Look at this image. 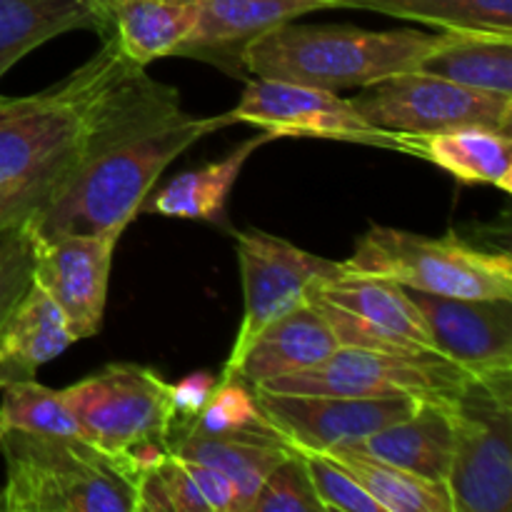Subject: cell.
<instances>
[{
    "instance_id": "1",
    "label": "cell",
    "mask_w": 512,
    "mask_h": 512,
    "mask_svg": "<svg viewBox=\"0 0 512 512\" xmlns=\"http://www.w3.org/2000/svg\"><path fill=\"white\" fill-rule=\"evenodd\" d=\"M235 125L230 113L193 118L183 108L135 123L75 163L25 218L30 233H125L178 155Z\"/></svg>"
},
{
    "instance_id": "2",
    "label": "cell",
    "mask_w": 512,
    "mask_h": 512,
    "mask_svg": "<svg viewBox=\"0 0 512 512\" xmlns=\"http://www.w3.org/2000/svg\"><path fill=\"white\" fill-rule=\"evenodd\" d=\"M440 33L365 30L355 25H278L245 53L255 78L315 85L325 90L365 88L388 75L415 70L438 45Z\"/></svg>"
},
{
    "instance_id": "3",
    "label": "cell",
    "mask_w": 512,
    "mask_h": 512,
    "mask_svg": "<svg viewBox=\"0 0 512 512\" xmlns=\"http://www.w3.org/2000/svg\"><path fill=\"white\" fill-rule=\"evenodd\" d=\"M0 453L3 512H135V478L88 440L3 433Z\"/></svg>"
},
{
    "instance_id": "4",
    "label": "cell",
    "mask_w": 512,
    "mask_h": 512,
    "mask_svg": "<svg viewBox=\"0 0 512 512\" xmlns=\"http://www.w3.org/2000/svg\"><path fill=\"white\" fill-rule=\"evenodd\" d=\"M345 270L393 280L408 290L470 300H512V260L500 250L470 245L455 233L443 238L370 225L345 260Z\"/></svg>"
},
{
    "instance_id": "5",
    "label": "cell",
    "mask_w": 512,
    "mask_h": 512,
    "mask_svg": "<svg viewBox=\"0 0 512 512\" xmlns=\"http://www.w3.org/2000/svg\"><path fill=\"white\" fill-rule=\"evenodd\" d=\"M453 512L512 510V373L470 378L450 403Z\"/></svg>"
},
{
    "instance_id": "6",
    "label": "cell",
    "mask_w": 512,
    "mask_h": 512,
    "mask_svg": "<svg viewBox=\"0 0 512 512\" xmlns=\"http://www.w3.org/2000/svg\"><path fill=\"white\" fill-rule=\"evenodd\" d=\"M470 375L438 353H388L340 345L330 358L300 373L260 385L270 393L350 395V398H415L453 403Z\"/></svg>"
},
{
    "instance_id": "7",
    "label": "cell",
    "mask_w": 512,
    "mask_h": 512,
    "mask_svg": "<svg viewBox=\"0 0 512 512\" xmlns=\"http://www.w3.org/2000/svg\"><path fill=\"white\" fill-rule=\"evenodd\" d=\"M63 398L90 443L123 465L125 453L135 445L148 440L170 443L173 438L175 415L170 405V383L145 365H105L65 388Z\"/></svg>"
},
{
    "instance_id": "8",
    "label": "cell",
    "mask_w": 512,
    "mask_h": 512,
    "mask_svg": "<svg viewBox=\"0 0 512 512\" xmlns=\"http://www.w3.org/2000/svg\"><path fill=\"white\" fill-rule=\"evenodd\" d=\"M240 278H243V320L220 378H230L245 350L273 320L308 303L315 285L345 273L343 263L320 258L290 240L263 230L235 233Z\"/></svg>"
},
{
    "instance_id": "9",
    "label": "cell",
    "mask_w": 512,
    "mask_h": 512,
    "mask_svg": "<svg viewBox=\"0 0 512 512\" xmlns=\"http://www.w3.org/2000/svg\"><path fill=\"white\" fill-rule=\"evenodd\" d=\"M350 103L368 123L390 133H440L465 125L512 133L510 95L465 88L418 68L365 85Z\"/></svg>"
},
{
    "instance_id": "10",
    "label": "cell",
    "mask_w": 512,
    "mask_h": 512,
    "mask_svg": "<svg viewBox=\"0 0 512 512\" xmlns=\"http://www.w3.org/2000/svg\"><path fill=\"white\" fill-rule=\"evenodd\" d=\"M310 303L325 315L340 345L388 350V353H435L433 335L410 298L393 280L345 270L323 280Z\"/></svg>"
},
{
    "instance_id": "11",
    "label": "cell",
    "mask_w": 512,
    "mask_h": 512,
    "mask_svg": "<svg viewBox=\"0 0 512 512\" xmlns=\"http://www.w3.org/2000/svg\"><path fill=\"white\" fill-rule=\"evenodd\" d=\"M233 123H250L278 138H318L398 150V133L368 123L350 98L315 85L275 78H248Z\"/></svg>"
},
{
    "instance_id": "12",
    "label": "cell",
    "mask_w": 512,
    "mask_h": 512,
    "mask_svg": "<svg viewBox=\"0 0 512 512\" xmlns=\"http://www.w3.org/2000/svg\"><path fill=\"white\" fill-rule=\"evenodd\" d=\"M120 235L123 233L113 230L53 235H35L28 230L30 280L58 303L75 340L100 333Z\"/></svg>"
},
{
    "instance_id": "13",
    "label": "cell",
    "mask_w": 512,
    "mask_h": 512,
    "mask_svg": "<svg viewBox=\"0 0 512 512\" xmlns=\"http://www.w3.org/2000/svg\"><path fill=\"white\" fill-rule=\"evenodd\" d=\"M270 428L298 453H328L358 443L413 413L415 398H350V395L270 393L255 388Z\"/></svg>"
},
{
    "instance_id": "14",
    "label": "cell",
    "mask_w": 512,
    "mask_h": 512,
    "mask_svg": "<svg viewBox=\"0 0 512 512\" xmlns=\"http://www.w3.org/2000/svg\"><path fill=\"white\" fill-rule=\"evenodd\" d=\"M418 305L435 353L470 378L512 373V300H470L408 290Z\"/></svg>"
},
{
    "instance_id": "15",
    "label": "cell",
    "mask_w": 512,
    "mask_h": 512,
    "mask_svg": "<svg viewBox=\"0 0 512 512\" xmlns=\"http://www.w3.org/2000/svg\"><path fill=\"white\" fill-rule=\"evenodd\" d=\"M325 8H338V0H203L195 28L175 50V58L203 60L225 75L248 80L245 53L255 40Z\"/></svg>"
},
{
    "instance_id": "16",
    "label": "cell",
    "mask_w": 512,
    "mask_h": 512,
    "mask_svg": "<svg viewBox=\"0 0 512 512\" xmlns=\"http://www.w3.org/2000/svg\"><path fill=\"white\" fill-rule=\"evenodd\" d=\"M338 348L340 340L335 330L308 300L300 308L285 313L283 318L273 320L250 343L233 375L243 378L253 388H260L270 380L323 363Z\"/></svg>"
},
{
    "instance_id": "17",
    "label": "cell",
    "mask_w": 512,
    "mask_h": 512,
    "mask_svg": "<svg viewBox=\"0 0 512 512\" xmlns=\"http://www.w3.org/2000/svg\"><path fill=\"white\" fill-rule=\"evenodd\" d=\"M398 153L428 160L460 183L512 193V140L505 130L465 125L440 133H398Z\"/></svg>"
},
{
    "instance_id": "18",
    "label": "cell",
    "mask_w": 512,
    "mask_h": 512,
    "mask_svg": "<svg viewBox=\"0 0 512 512\" xmlns=\"http://www.w3.org/2000/svg\"><path fill=\"white\" fill-rule=\"evenodd\" d=\"M73 343L63 310L30 280L18 303L0 320V390L35 378L45 363L60 358Z\"/></svg>"
},
{
    "instance_id": "19",
    "label": "cell",
    "mask_w": 512,
    "mask_h": 512,
    "mask_svg": "<svg viewBox=\"0 0 512 512\" xmlns=\"http://www.w3.org/2000/svg\"><path fill=\"white\" fill-rule=\"evenodd\" d=\"M360 450L373 458L448 485L453 465V420L450 403H418V408L398 423L358 440Z\"/></svg>"
},
{
    "instance_id": "20",
    "label": "cell",
    "mask_w": 512,
    "mask_h": 512,
    "mask_svg": "<svg viewBox=\"0 0 512 512\" xmlns=\"http://www.w3.org/2000/svg\"><path fill=\"white\" fill-rule=\"evenodd\" d=\"M273 135L260 130L253 138L243 140L228 150V155L213 163H205L200 168L185 170L175 175L170 183H165L150 203H143L145 213L160 215V218L178 220H198V223L225 225V205H228L233 185L238 183L245 163L253 158L255 150L265 143H273Z\"/></svg>"
},
{
    "instance_id": "21",
    "label": "cell",
    "mask_w": 512,
    "mask_h": 512,
    "mask_svg": "<svg viewBox=\"0 0 512 512\" xmlns=\"http://www.w3.org/2000/svg\"><path fill=\"white\" fill-rule=\"evenodd\" d=\"M73 30L110 35L93 0H0V78L48 40Z\"/></svg>"
},
{
    "instance_id": "22",
    "label": "cell",
    "mask_w": 512,
    "mask_h": 512,
    "mask_svg": "<svg viewBox=\"0 0 512 512\" xmlns=\"http://www.w3.org/2000/svg\"><path fill=\"white\" fill-rule=\"evenodd\" d=\"M200 5L203 0H113L110 35L125 58L145 68L175 55L195 28Z\"/></svg>"
},
{
    "instance_id": "23",
    "label": "cell",
    "mask_w": 512,
    "mask_h": 512,
    "mask_svg": "<svg viewBox=\"0 0 512 512\" xmlns=\"http://www.w3.org/2000/svg\"><path fill=\"white\" fill-rule=\"evenodd\" d=\"M418 70L465 88L512 98V35L443 30Z\"/></svg>"
},
{
    "instance_id": "24",
    "label": "cell",
    "mask_w": 512,
    "mask_h": 512,
    "mask_svg": "<svg viewBox=\"0 0 512 512\" xmlns=\"http://www.w3.org/2000/svg\"><path fill=\"white\" fill-rule=\"evenodd\" d=\"M170 450L178 458L220 470L238 493L240 512H250L265 475L290 453L280 438H220L200 433H178L170 440Z\"/></svg>"
},
{
    "instance_id": "25",
    "label": "cell",
    "mask_w": 512,
    "mask_h": 512,
    "mask_svg": "<svg viewBox=\"0 0 512 512\" xmlns=\"http://www.w3.org/2000/svg\"><path fill=\"white\" fill-rule=\"evenodd\" d=\"M325 455H330L383 512H453L448 485L395 468L358 445H340Z\"/></svg>"
},
{
    "instance_id": "26",
    "label": "cell",
    "mask_w": 512,
    "mask_h": 512,
    "mask_svg": "<svg viewBox=\"0 0 512 512\" xmlns=\"http://www.w3.org/2000/svg\"><path fill=\"white\" fill-rule=\"evenodd\" d=\"M338 8L370 10L440 30L512 35V0H340Z\"/></svg>"
},
{
    "instance_id": "27",
    "label": "cell",
    "mask_w": 512,
    "mask_h": 512,
    "mask_svg": "<svg viewBox=\"0 0 512 512\" xmlns=\"http://www.w3.org/2000/svg\"><path fill=\"white\" fill-rule=\"evenodd\" d=\"M0 393H3L0 435L28 433L65 440H88L70 405L65 403L63 390L45 388L38 380L30 378L5 385Z\"/></svg>"
},
{
    "instance_id": "28",
    "label": "cell",
    "mask_w": 512,
    "mask_h": 512,
    "mask_svg": "<svg viewBox=\"0 0 512 512\" xmlns=\"http://www.w3.org/2000/svg\"><path fill=\"white\" fill-rule=\"evenodd\" d=\"M183 433L220 435V438H278L260 410L255 388L238 375L230 378L218 375V385L208 405Z\"/></svg>"
},
{
    "instance_id": "29",
    "label": "cell",
    "mask_w": 512,
    "mask_h": 512,
    "mask_svg": "<svg viewBox=\"0 0 512 512\" xmlns=\"http://www.w3.org/2000/svg\"><path fill=\"white\" fill-rule=\"evenodd\" d=\"M250 512H325L298 450L290 448V453L265 475Z\"/></svg>"
},
{
    "instance_id": "30",
    "label": "cell",
    "mask_w": 512,
    "mask_h": 512,
    "mask_svg": "<svg viewBox=\"0 0 512 512\" xmlns=\"http://www.w3.org/2000/svg\"><path fill=\"white\" fill-rule=\"evenodd\" d=\"M323 510L383 512L380 505L325 453H300Z\"/></svg>"
},
{
    "instance_id": "31",
    "label": "cell",
    "mask_w": 512,
    "mask_h": 512,
    "mask_svg": "<svg viewBox=\"0 0 512 512\" xmlns=\"http://www.w3.org/2000/svg\"><path fill=\"white\" fill-rule=\"evenodd\" d=\"M215 385H218V375L208 373V370H198L183 378L180 383L170 385V405H173V435L183 433L193 425V420L203 413L208 405L210 395H213ZM173 440V438H170Z\"/></svg>"
},
{
    "instance_id": "32",
    "label": "cell",
    "mask_w": 512,
    "mask_h": 512,
    "mask_svg": "<svg viewBox=\"0 0 512 512\" xmlns=\"http://www.w3.org/2000/svg\"><path fill=\"white\" fill-rule=\"evenodd\" d=\"M60 178H35L0 188V230L18 225L48 198Z\"/></svg>"
},
{
    "instance_id": "33",
    "label": "cell",
    "mask_w": 512,
    "mask_h": 512,
    "mask_svg": "<svg viewBox=\"0 0 512 512\" xmlns=\"http://www.w3.org/2000/svg\"><path fill=\"white\" fill-rule=\"evenodd\" d=\"M180 460H183L190 478L198 485L200 495H203L205 503H208L210 512H240L238 493H235L233 483H230L220 470L210 468V465L205 463H198V460Z\"/></svg>"
},
{
    "instance_id": "34",
    "label": "cell",
    "mask_w": 512,
    "mask_h": 512,
    "mask_svg": "<svg viewBox=\"0 0 512 512\" xmlns=\"http://www.w3.org/2000/svg\"><path fill=\"white\" fill-rule=\"evenodd\" d=\"M30 285V245H28V228L25 238L8 258L0 263V320L8 315V310L18 303L20 295Z\"/></svg>"
},
{
    "instance_id": "35",
    "label": "cell",
    "mask_w": 512,
    "mask_h": 512,
    "mask_svg": "<svg viewBox=\"0 0 512 512\" xmlns=\"http://www.w3.org/2000/svg\"><path fill=\"white\" fill-rule=\"evenodd\" d=\"M160 470H163L165 485H168L173 512H210L208 503H205V498L200 495L198 485L190 478L188 468H185V463L173 453V450H170L168 460L160 465Z\"/></svg>"
},
{
    "instance_id": "36",
    "label": "cell",
    "mask_w": 512,
    "mask_h": 512,
    "mask_svg": "<svg viewBox=\"0 0 512 512\" xmlns=\"http://www.w3.org/2000/svg\"><path fill=\"white\" fill-rule=\"evenodd\" d=\"M23 238H25V220L23 223L0 230V263H3V260L8 258L20 243H23Z\"/></svg>"
},
{
    "instance_id": "37",
    "label": "cell",
    "mask_w": 512,
    "mask_h": 512,
    "mask_svg": "<svg viewBox=\"0 0 512 512\" xmlns=\"http://www.w3.org/2000/svg\"><path fill=\"white\" fill-rule=\"evenodd\" d=\"M93 3L98 5V10L105 15V20L110 23V5H113V0H93ZM110 33H113V25H110Z\"/></svg>"
},
{
    "instance_id": "38",
    "label": "cell",
    "mask_w": 512,
    "mask_h": 512,
    "mask_svg": "<svg viewBox=\"0 0 512 512\" xmlns=\"http://www.w3.org/2000/svg\"><path fill=\"white\" fill-rule=\"evenodd\" d=\"M338 3H340V0H338Z\"/></svg>"
}]
</instances>
